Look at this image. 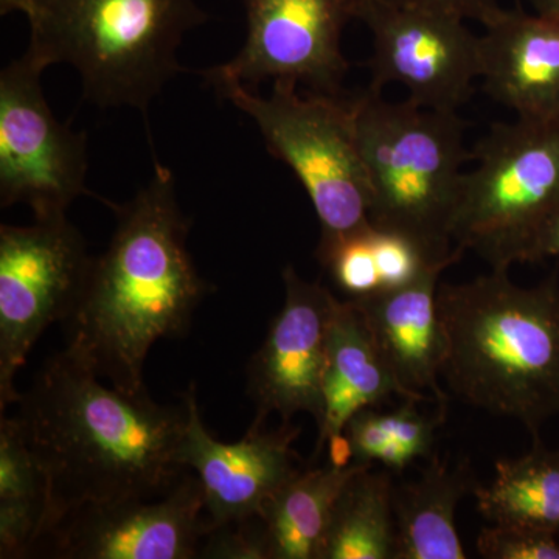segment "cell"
Instances as JSON below:
<instances>
[{
  "label": "cell",
  "mask_w": 559,
  "mask_h": 559,
  "mask_svg": "<svg viewBox=\"0 0 559 559\" xmlns=\"http://www.w3.org/2000/svg\"><path fill=\"white\" fill-rule=\"evenodd\" d=\"M100 380L66 347L21 396L17 418L46 484L38 544L81 509L159 498L180 480L186 404Z\"/></svg>",
  "instance_id": "1"
},
{
  "label": "cell",
  "mask_w": 559,
  "mask_h": 559,
  "mask_svg": "<svg viewBox=\"0 0 559 559\" xmlns=\"http://www.w3.org/2000/svg\"><path fill=\"white\" fill-rule=\"evenodd\" d=\"M110 209L116 231L66 320V347L112 388L138 393L151 347L186 333L209 286L187 248L190 219L170 168L157 164L134 200Z\"/></svg>",
  "instance_id": "2"
},
{
  "label": "cell",
  "mask_w": 559,
  "mask_h": 559,
  "mask_svg": "<svg viewBox=\"0 0 559 559\" xmlns=\"http://www.w3.org/2000/svg\"><path fill=\"white\" fill-rule=\"evenodd\" d=\"M437 305L444 337L441 378L460 400L518 419L539 440L559 414V283L514 285L492 271L441 285Z\"/></svg>",
  "instance_id": "3"
},
{
  "label": "cell",
  "mask_w": 559,
  "mask_h": 559,
  "mask_svg": "<svg viewBox=\"0 0 559 559\" xmlns=\"http://www.w3.org/2000/svg\"><path fill=\"white\" fill-rule=\"evenodd\" d=\"M27 17L40 68L72 66L92 105L143 114L182 72L186 33L207 21L197 0H33Z\"/></svg>",
  "instance_id": "4"
},
{
  "label": "cell",
  "mask_w": 559,
  "mask_h": 559,
  "mask_svg": "<svg viewBox=\"0 0 559 559\" xmlns=\"http://www.w3.org/2000/svg\"><path fill=\"white\" fill-rule=\"evenodd\" d=\"M371 187V226L417 242L436 263H457L452 224L462 191L465 121L457 112L388 102L369 90L352 100Z\"/></svg>",
  "instance_id": "5"
},
{
  "label": "cell",
  "mask_w": 559,
  "mask_h": 559,
  "mask_svg": "<svg viewBox=\"0 0 559 559\" xmlns=\"http://www.w3.org/2000/svg\"><path fill=\"white\" fill-rule=\"evenodd\" d=\"M452 241L492 271L530 263L539 230L559 210V119L495 123L471 151Z\"/></svg>",
  "instance_id": "6"
},
{
  "label": "cell",
  "mask_w": 559,
  "mask_h": 559,
  "mask_svg": "<svg viewBox=\"0 0 559 559\" xmlns=\"http://www.w3.org/2000/svg\"><path fill=\"white\" fill-rule=\"evenodd\" d=\"M296 87L278 80L270 97L238 84L216 92L255 121L272 156L300 180L318 215L323 248L371 226L369 173L353 103L314 92L304 97Z\"/></svg>",
  "instance_id": "7"
},
{
  "label": "cell",
  "mask_w": 559,
  "mask_h": 559,
  "mask_svg": "<svg viewBox=\"0 0 559 559\" xmlns=\"http://www.w3.org/2000/svg\"><path fill=\"white\" fill-rule=\"evenodd\" d=\"M94 257L68 215L0 227V409L20 403L17 371L51 323L79 304Z\"/></svg>",
  "instance_id": "8"
},
{
  "label": "cell",
  "mask_w": 559,
  "mask_h": 559,
  "mask_svg": "<svg viewBox=\"0 0 559 559\" xmlns=\"http://www.w3.org/2000/svg\"><path fill=\"white\" fill-rule=\"evenodd\" d=\"M44 68L25 51L0 73V202L35 219L66 215L86 187V134L70 131L44 97Z\"/></svg>",
  "instance_id": "9"
},
{
  "label": "cell",
  "mask_w": 559,
  "mask_h": 559,
  "mask_svg": "<svg viewBox=\"0 0 559 559\" xmlns=\"http://www.w3.org/2000/svg\"><path fill=\"white\" fill-rule=\"evenodd\" d=\"M248 16V38L240 53L204 70L215 90L238 84L289 80L314 94L340 95L348 61L342 33L358 17L359 0H241Z\"/></svg>",
  "instance_id": "10"
},
{
  "label": "cell",
  "mask_w": 559,
  "mask_h": 559,
  "mask_svg": "<svg viewBox=\"0 0 559 559\" xmlns=\"http://www.w3.org/2000/svg\"><path fill=\"white\" fill-rule=\"evenodd\" d=\"M358 17L373 35L370 90L403 84L421 108L457 112L480 79V36L440 11L359 0Z\"/></svg>",
  "instance_id": "11"
},
{
  "label": "cell",
  "mask_w": 559,
  "mask_h": 559,
  "mask_svg": "<svg viewBox=\"0 0 559 559\" xmlns=\"http://www.w3.org/2000/svg\"><path fill=\"white\" fill-rule=\"evenodd\" d=\"M285 304L248 369V390L257 407L253 421L271 414L290 421L300 412L320 425L331 318L337 297L307 282L293 266L283 271Z\"/></svg>",
  "instance_id": "12"
},
{
  "label": "cell",
  "mask_w": 559,
  "mask_h": 559,
  "mask_svg": "<svg viewBox=\"0 0 559 559\" xmlns=\"http://www.w3.org/2000/svg\"><path fill=\"white\" fill-rule=\"evenodd\" d=\"M183 404L187 426L179 462L182 468L197 471L204 489L207 532L260 516L272 496L301 471L293 450L299 426L283 421L280 428L267 430L264 423L253 421L245 439L223 443L202 423L194 384L183 395Z\"/></svg>",
  "instance_id": "13"
},
{
  "label": "cell",
  "mask_w": 559,
  "mask_h": 559,
  "mask_svg": "<svg viewBox=\"0 0 559 559\" xmlns=\"http://www.w3.org/2000/svg\"><path fill=\"white\" fill-rule=\"evenodd\" d=\"M204 489L198 477L179 480L164 496L86 507L53 535V557L68 559L197 558L207 533Z\"/></svg>",
  "instance_id": "14"
},
{
  "label": "cell",
  "mask_w": 559,
  "mask_h": 559,
  "mask_svg": "<svg viewBox=\"0 0 559 559\" xmlns=\"http://www.w3.org/2000/svg\"><path fill=\"white\" fill-rule=\"evenodd\" d=\"M480 79L489 97L520 119H559V20L502 10L480 36Z\"/></svg>",
  "instance_id": "15"
},
{
  "label": "cell",
  "mask_w": 559,
  "mask_h": 559,
  "mask_svg": "<svg viewBox=\"0 0 559 559\" xmlns=\"http://www.w3.org/2000/svg\"><path fill=\"white\" fill-rule=\"evenodd\" d=\"M450 266L436 264L409 285L352 300L362 312L393 377L418 401H425L423 392L430 390L441 404L447 403L439 385L447 337L437 294L441 272Z\"/></svg>",
  "instance_id": "16"
},
{
  "label": "cell",
  "mask_w": 559,
  "mask_h": 559,
  "mask_svg": "<svg viewBox=\"0 0 559 559\" xmlns=\"http://www.w3.org/2000/svg\"><path fill=\"white\" fill-rule=\"evenodd\" d=\"M392 395L415 400L393 377L355 301L337 299L331 318L323 418L318 426L314 459L325 450L333 433L344 430L353 415L378 406Z\"/></svg>",
  "instance_id": "17"
},
{
  "label": "cell",
  "mask_w": 559,
  "mask_h": 559,
  "mask_svg": "<svg viewBox=\"0 0 559 559\" xmlns=\"http://www.w3.org/2000/svg\"><path fill=\"white\" fill-rule=\"evenodd\" d=\"M477 487L468 460L433 457L418 480L395 488V559H466L455 511Z\"/></svg>",
  "instance_id": "18"
},
{
  "label": "cell",
  "mask_w": 559,
  "mask_h": 559,
  "mask_svg": "<svg viewBox=\"0 0 559 559\" xmlns=\"http://www.w3.org/2000/svg\"><path fill=\"white\" fill-rule=\"evenodd\" d=\"M369 466L301 469L283 485L260 513L271 559H320L334 503L347 481Z\"/></svg>",
  "instance_id": "19"
},
{
  "label": "cell",
  "mask_w": 559,
  "mask_h": 559,
  "mask_svg": "<svg viewBox=\"0 0 559 559\" xmlns=\"http://www.w3.org/2000/svg\"><path fill=\"white\" fill-rule=\"evenodd\" d=\"M474 496L477 509L492 524L558 536L559 452L535 440L524 457L499 460L492 484L479 485Z\"/></svg>",
  "instance_id": "20"
},
{
  "label": "cell",
  "mask_w": 559,
  "mask_h": 559,
  "mask_svg": "<svg viewBox=\"0 0 559 559\" xmlns=\"http://www.w3.org/2000/svg\"><path fill=\"white\" fill-rule=\"evenodd\" d=\"M360 469L334 503L320 559H395V513L390 471Z\"/></svg>",
  "instance_id": "21"
},
{
  "label": "cell",
  "mask_w": 559,
  "mask_h": 559,
  "mask_svg": "<svg viewBox=\"0 0 559 559\" xmlns=\"http://www.w3.org/2000/svg\"><path fill=\"white\" fill-rule=\"evenodd\" d=\"M46 484L20 418H0V558H24L38 544Z\"/></svg>",
  "instance_id": "22"
},
{
  "label": "cell",
  "mask_w": 559,
  "mask_h": 559,
  "mask_svg": "<svg viewBox=\"0 0 559 559\" xmlns=\"http://www.w3.org/2000/svg\"><path fill=\"white\" fill-rule=\"evenodd\" d=\"M419 401L404 400L403 406L390 412L373 407L359 411L345 425V432L358 463H381L390 473H403L411 463L432 451L437 430L444 421V411L421 414Z\"/></svg>",
  "instance_id": "23"
},
{
  "label": "cell",
  "mask_w": 559,
  "mask_h": 559,
  "mask_svg": "<svg viewBox=\"0 0 559 559\" xmlns=\"http://www.w3.org/2000/svg\"><path fill=\"white\" fill-rule=\"evenodd\" d=\"M477 550L488 559H559L557 536L514 525L492 524L481 530Z\"/></svg>",
  "instance_id": "24"
},
{
  "label": "cell",
  "mask_w": 559,
  "mask_h": 559,
  "mask_svg": "<svg viewBox=\"0 0 559 559\" xmlns=\"http://www.w3.org/2000/svg\"><path fill=\"white\" fill-rule=\"evenodd\" d=\"M207 558L271 559L260 516L209 530Z\"/></svg>",
  "instance_id": "25"
},
{
  "label": "cell",
  "mask_w": 559,
  "mask_h": 559,
  "mask_svg": "<svg viewBox=\"0 0 559 559\" xmlns=\"http://www.w3.org/2000/svg\"><path fill=\"white\" fill-rule=\"evenodd\" d=\"M382 2L411 7V9L440 11L465 21L479 22L484 27L495 21L503 10L498 0H382Z\"/></svg>",
  "instance_id": "26"
},
{
  "label": "cell",
  "mask_w": 559,
  "mask_h": 559,
  "mask_svg": "<svg viewBox=\"0 0 559 559\" xmlns=\"http://www.w3.org/2000/svg\"><path fill=\"white\" fill-rule=\"evenodd\" d=\"M549 257H559V210L539 230L530 253V263L549 259Z\"/></svg>",
  "instance_id": "27"
},
{
  "label": "cell",
  "mask_w": 559,
  "mask_h": 559,
  "mask_svg": "<svg viewBox=\"0 0 559 559\" xmlns=\"http://www.w3.org/2000/svg\"><path fill=\"white\" fill-rule=\"evenodd\" d=\"M325 450H329V465L333 468L345 469L356 463L355 450H353L352 440L345 430L333 433L326 440Z\"/></svg>",
  "instance_id": "28"
},
{
  "label": "cell",
  "mask_w": 559,
  "mask_h": 559,
  "mask_svg": "<svg viewBox=\"0 0 559 559\" xmlns=\"http://www.w3.org/2000/svg\"><path fill=\"white\" fill-rule=\"evenodd\" d=\"M33 0H0V14H10L13 11H21L25 16L32 13Z\"/></svg>",
  "instance_id": "29"
},
{
  "label": "cell",
  "mask_w": 559,
  "mask_h": 559,
  "mask_svg": "<svg viewBox=\"0 0 559 559\" xmlns=\"http://www.w3.org/2000/svg\"><path fill=\"white\" fill-rule=\"evenodd\" d=\"M535 13L544 16L558 17L559 20V0H530Z\"/></svg>",
  "instance_id": "30"
}]
</instances>
